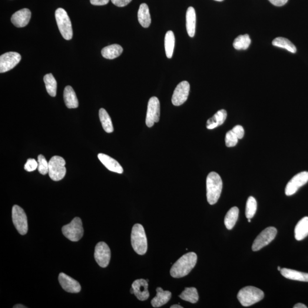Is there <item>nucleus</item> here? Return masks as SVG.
I'll return each mask as SVG.
<instances>
[{"mask_svg": "<svg viewBox=\"0 0 308 308\" xmlns=\"http://www.w3.org/2000/svg\"><path fill=\"white\" fill-rule=\"evenodd\" d=\"M197 262V255L189 253L183 255L171 268L170 274L174 278L187 276L195 267Z\"/></svg>", "mask_w": 308, "mask_h": 308, "instance_id": "f257e3e1", "label": "nucleus"}, {"mask_svg": "<svg viewBox=\"0 0 308 308\" xmlns=\"http://www.w3.org/2000/svg\"><path fill=\"white\" fill-rule=\"evenodd\" d=\"M206 186L207 201L210 204L214 205L217 203L223 188V182L220 175L215 172H211L207 176Z\"/></svg>", "mask_w": 308, "mask_h": 308, "instance_id": "f03ea898", "label": "nucleus"}, {"mask_svg": "<svg viewBox=\"0 0 308 308\" xmlns=\"http://www.w3.org/2000/svg\"><path fill=\"white\" fill-rule=\"evenodd\" d=\"M131 244L135 253L140 255L146 253L147 240L144 228L140 224H135L132 227L131 236Z\"/></svg>", "mask_w": 308, "mask_h": 308, "instance_id": "7ed1b4c3", "label": "nucleus"}, {"mask_svg": "<svg viewBox=\"0 0 308 308\" xmlns=\"http://www.w3.org/2000/svg\"><path fill=\"white\" fill-rule=\"evenodd\" d=\"M237 297L243 306L249 307L263 300L264 293L259 288L248 286L242 288L238 292Z\"/></svg>", "mask_w": 308, "mask_h": 308, "instance_id": "20e7f679", "label": "nucleus"}, {"mask_svg": "<svg viewBox=\"0 0 308 308\" xmlns=\"http://www.w3.org/2000/svg\"><path fill=\"white\" fill-rule=\"evenodd\" d=\"M56 21L62 37L66 40H71L72 37V29L70 18L65 10L58 8L55 13Z\"/></svg>", "mask_w": 308, "mask_h": 308, "instance_id": "39448f33", "label": "nucleus"}, {"mask_svg": "<svg viewBox=\"0 0 308 308\" xmlns=\"http://www.w3.org/2000/svg\"><path fill=\"white\" fill-rule=\"evenodd\" d=\"M64 159L59 156L53 157L49 162V175L54 181H59L65 176L66 168Z\"/></svg>", "mask_w": 308, "mask_h": 308, "instance_id": "423d86ee", "label": "nucleus"}, {"mask_svg": "<svg viewBox=\"0 0 308 308\" xmlns=\"http://www.w3.org/2000/svg\"><path fill=\"white\" fill-rule=\"evenodd\" d=\"M62 231L64 236L72 241L81 240L84 233L81 218L75 217L71 223L62 227Z\"/></svg>", "mask_w": 308, "mask_h": 308, "instance_id": "0eeeda50", "label": "nucleus"}, {"mask_svg": "<svg viewBox=\"0 0 308 308\" xmlns=\"http://www.w3.org/2000/svg\"><path fill=\"white\" fill-rule=\"evenodd\" d=\"M12 220L16 230L19 234L24 235L27 234L28 225L27 217L22 208L18 205H15L12 208Z\"/></svg>", "mask_w": 308, "mask_h": 308, "instance_id": "6e6552de", "label": "nucleus"}, {"mask_svg": "<svg viewBox=\"0 0 308 308\" xmlns=\"http://www.w3.org/2000/svg\"><path fill=\"white\" fill-rule=\"evenodd\" d=\"M277 233L276 228L268 227L258 235L252 247L253 251H258L267 246L275 238Z\"/></svg>", "mask_w": 308, "mask_h": 308, "instance_id": "1a4fd4ad", "label": "nucleus"}, {"mask_svg": "<svg viewBox=\"0 0 308 308\" xmlns=\"http://www.w3.org/2000/svg\"><path fill=\"white\" fill-rule=\"evenodd\" d=\"M160 102L156 97H151L149 100L145 124L148 127H153L155 123L160 121Z\"/></svg>", "mask_w": 308, "mask_h": 308, "instance_id": "9d476101", "label": "nucleus"}, {"mask_svg": "<svg viewBox=\"0 0 308 308\" xmlns=\"http://www.w3.org/2000/svg\"><path fill=\"white\" fill-rule=\"evenodd\" d=\"M21 56L17 52H8L0 57V72H7L12 70L20 62Z\"/></svg>", "mask_w": 308, "mask_h": 308, "instance_id": "9b49d317", "label": "nucleus"}, {"mask_svg": "<svg viewBox=\"0 0 308 308\" xmlns=\"http://www.w3.org/2000/svg\"><path fill=\"white\" fill-rule=\"evenodd\" d=\"M94 257L99 266L105 268L108 266L111 258V252L107 244L99 242L95 248Z\"/></svg>", "mask_w": 308, "mask_h": 308, "instance_id": "f8f14e48", "label": "nucleus"}, {"mask_svg": "<svg viewBox=\"0 0 308 308\" xmlns=\"http://www.w3.org/2000/svg\"><path fill=\"white\" fill-rule=\"evenodd\" d=\"M190 91V85L187 81H182L179 84L172 97L173 104L176 107L183 105L187 100Z\"/></svg>", "mask_w": 308, "mask_h": 308, "instance_id": "ddd939ff", "label": "nucleus"}, {"mask_svg": "<svg viewBox=\"0 0 308 308\" xmlns=\"http://www.w3.org/2000/svg\"><path fill=\"white\" fill-rule=\"evenodd\" d=\"M308 181V172L304 171L297 174L293 177L286 187V193L287 196H291L295 194L298 190Z\"/></svg>", "mask_w": 308, "mask_h": 308, "instance_id": "4468645a", "label": "nucleus"}, {"mask_svg": "<svg viewBox=\"0 0 308 308\" xmlns=\"http://www.w3.org/2000/svg\"><path fill=\"white\" fill-rule=\"evenodd\" d=\"M59 284L66 292L77 293L80 292L81 287L77 281L64 273L59 274L58 277Z\"/></svg>", "mask_w": 308, "mask_h": 308, "instance_id": "2eb2a0df", "label": "nucleus"}, {"mask_svg": "<svg viewBox=\"0 0 308 308\" xmlns=\"http://www.w3.org/2000/svg\"><path fill=\"white\" fill-rule=\"evenodd\" d=\"M148 286V281L144 279H138L132 283V288L134 290V294L138 300L145 301L148 299L150 296Z\"/></svg>", "mask_w": 308, "mask_h": 308, "instance_id": "dca6fc26", "label": "nucleus"}, {"mask_svg": "<svg viewBox=\"0 0 308 308\" xmlns=\"http://www.w3.org/2000/svg\"><path fill=\"white\" fill-rule=\"evenodd\" d=\"M31 18V12L28 9H22L13 15L11 21L18 28L25 27L29 24Z\"/></svg>", "mask_w": 308, "mask_h": 308, "instance_id": "f3484780", "label": "nucleus"}, {"mask_svg": "<svg viewBox=\"0 0 308 308\" xmlns=\"http://www.w3.org/2000/svg\"><path fill=\"white\" fill-rule=\"evenodd\" d=\"M98 158L99 161L101 162V163L104 164L109 170L118 174L123 173V168H122L121 164H119L117 161L115 160L114 159L108 156L107 155L102 153L98 155Z\"/></svg>", "mask_w": 308, "mask_h": 308, "instance_id": "a211bd4d", "label": "nucleus"}, {"mask_svg": "<svg viewBox=\"0 0 308 308\" xmlns=\"http://www.w3.org/2000/svg\"><path fill=\"white\" fill-rule=\"evenodd\" d=\"M156 290L157 295L151 300V305L154 308H160L168 302L172 294L170 291L164 290L161 287L157 288Z\"/></svg>", "mask_w": 308, "mask_h": 308, "instance_id": "6ab92c4d", "label": "nucleus"}, {"mask_svg": "<svg viewBox=\"0 0 308 308\" xmlns=\"http://www.w3.org/2000/svg\"><path fill=\"white\" fill-rule=\"evenodd\" d=\"M196 12L193 7L188 8L186 13V28L188 36L193 37L196 29Z\"/></svg>", "mask_w": 308, "mask_h": 308, "instance_id": "aec40b11", "label": "nucleus"}, {"mask_svg": "<svg viewBox=\"0 0 308 308\" xmlns=\"http://www.w3.org/2000/svg\"><path fill=\"white\" fill-rule=\"evenodd\" d=\"M64 98L66 107L69 109H75L78 107V101L73 89L71 86H67L64 91Z\"/></svg>", "mask_w": 308, "mask_h": 308, "instance_id": "412c9836", "label": "nucleus"}, {"mask_svg": "<svg viewBox=\"0 0 308 308\" xmlns=\"http://www.w3.org/2000/svg\"><path fill=\"white\" fill-rule=\"evenodd\" d=\"M227 117V112L225 110L218 111L213 117L208 119L207 122V128L212 130L224 124Z\"/></svg>", "mask_w": 308, "mask_h": 308, "instance_id": "4be33fe9", "label": "nucleus"}, {"mask_svg": "<svg viewBox=\"0 0 308 308\" xmlns=\"http://www.w3.org/2000/svg\"><path fill=\"white\" fill-rule=\"evenodd\" d=\"M138 21L144 28H147L150 26L151 22L150 11L146 4H142L138 12Z\"/></svg>", "mask_w": 308, "mask_h": 308, "instance_id": "5701e85b", "label": "nucleus"}, {"mask_svg": "<svg viewBox=\"0 0 308 308\" xmlns=\"http://www.w3.org/2000/svg\"><path fill=\"white\" fill-rule=\"evenodd\" d=\"M123 52V48L118 44H113L106 46L102 50L103 57L109 59H113L120 56Z\"/></svg>", "mask_w": 308, "mask_h": 308, "instance_id": "b1692460", "label": "nucleus"}, {"mask_svg": "<svg viewBox=\"0 0 308 308\" xmlns=\"http://www.w3.org/2000/svg\"><path fill=\"white\" fill-rule=\"evenodd\" d=\"M280 272L281 274L288 279L308 282V273L287 268H283Z\"/></svg>", "mask_w": 308, "mask_h": 308, "instance_id": "393cba45", "label": "nucleus"}, {"mask_svg": "<svg viewBox=\"0 0 308 308\" xmlns=\"http://www.w3.org/2000/svg\"><path fill=\"white\" fill-rule=\"evenodd\" d=\"M296 239L301 241L308 236V217H304L298 222L294 230Z\"/></svg>", "mask_w": 308, "mask_h": 308, "instance_id": "a878e982", "label": "nucleus"}, {"mask_svg": "<svg viewBox=\"0 0 308 308\" xmlns=\"http://www.w3.org/2000/svg\"><path fill=\"white\" fill-rule=\"evenodd\" d=\"M175 38L173 31H168L164 38V48L165 54L168 58H171L173 55Z\"/></svg>", "mask_w": 308, "mask_h": 308, "instance_id": "bb28decb", "label": "nucleus"}, {"mask_svg": "<svg viewBox=\"0 0 308 308\" xmlns=\"http://www.w3.org/2000/svg\"><path fill=\"white\" fill-rule=\"evenodd\" d=\"M239 214V210L236 207L231 208L228 211L224 218V224L228 230H232L236 224Z\"/></svg>", "mask_w": 308, "mask_h": 308, "instance_id": "cd10ccee", "label": "nucleus"}, {"mask_svg": "<svg viewBox=\"0 0 308 308\" xmlns=\"http://www.w3.org/2000/svg\"><path fill=\"white\" fill-rule=\"evenodd\" d=\"M99 119L103 128L108 133H111L113 132L114 128L110 115H109L107 110L104 109H101L99 111Z\"/></svg>", "mask_w": 308, "mask_h": 308, "instance_id": "c85d7f7f", "label": "nucleus"}, {"mask_svg": "<svg viewBox=\"0 0 308 308\" xmlns=\"http://www.w3.org/2000/svg\"><path fill=\"white\" fill-rule=\"evenodd\" d=\"M44 80L48 94L53 97H55L57 94V83L54 76L52 74H46Z\"/></svg>", "mask_w": 308, "mask_h": 308, "instance_id": "c756f323", "label": "nucleus"}, {"mask_svg": "<svg viewBox=\"0 0 308 308\" xmlns=\"http://www.w3.org/2000/svg\"><path fill=\"white\" fill-rule=\"evenodd\" d=\"M272 45L276 47L286 49L287 51L295 54L297 52L296 46L289 39L284 37H277L272 41Z\"/></svg>", "mask_w": 308, "mask_h": 308, "instance_id": "7c9ffc66", "label": "nucleus"}, {"mask_svg": "<svg viewBox=\"0 0 308 308\" xmlns=\"http://www.w3.org/2000/svg\"><path fill=\"white\" fill-rule=\"evenodd\" d=\"M180 297L182 300L193 304L197 303L199 300L197 290L194 287L185 288Z\"/></svg>", "mask_w": 308, "mask_h": 308, "instance_id": "2f4dec72", "label": "nucleus"}, {"mask_svg": "<svg viewBox=\"0 0 308 308\" xmlns=\"http://www.w3.org/2000/svg\"><path fill=\"white\" fill-rule=\"evenodd\" d=\"M251 39L249 35L246 34L240 35L235 38L233 46L235 49L238 50H246L249 48L251 45Z\"/></svg>", "mask_w": 308, "mask_h": 308, "instance_id": "473e14b6", "label": "nucleus"}, {"mask_svg": "<svg viewBox=\"0 0 308 308\" xmlns=\"http://www.w3.org/2000/svg\"><path fill=\"white\" fill-rule=\"evenodd\" d=\"M257 210V201L253 197L248 198L246 209V216L247 218H253Z\"/></svg>", "mask_w": 308, "mask_h": 308, "instance_id": "72a5a7b5", "label": "nucleus"}, {"mask_svg": "<svg viewBox=\"0 0 308 308\" xmlns=\"http://www.w3.org/2000/svg\"><path fill=\"white\" fill-rule=\"evenodd\" d=\"M38 170L42 175H46L49 173V162L46 161L44 155H39L38 156Z\"/></svg>", "mask_w": 308, "mask_h": 308, "instance_id": "f704fd0d", "label": "nucleus"}, {"mask_svg": "<svg viewBox=\"0 0 308 308\" xmlns=\"http://www.w3.org/2000/svg\"><path fill=\"white\" fill-rule=\"evenodd\" d=\"M238 138L234 132L230 130L227 132L226 136V145L228 147H234L237 144Z\"/></svg>", "mask_w": 308, "mask_h": 308, "instance_id": "c9c22d12", "label": "nucleus"}, {"mask_svg": "<svg viewBox=\"0 0 308 308\" xmlns=\"http://www.w3.org/2000/svg\"><path fill=\"white\" fill-rule=\"evenodd\" d=\"M38 168V162L35 159H28L25 164L24 168L26 171L32 172Z\"/></svg>", "mask_w": 308, "mask_h": 308, "instance_id": "e433bc0d", "label": "nucleus"}, {"mask_svg": "<svg viewBox=\"0 0 308 308\" xmlns=\"http://www.w3.org/2000/svg\"><path fill=\"white\" fill-rule=\"evenodd\" d=\"M235 134L237 135V137L238 138V140L240 139H242L244 135V128L241 126L237 125L236 127H235L233 130H232Z\"/></svg>", "mask_w": 308, "mask_h": 308, "instance_id": "4c0bfd02", "label": "nucleus"}, {"mask_svg": "<svg viewBox=\"0 0 308 308\" xmlns=\"http://www.w3.org/2000/svg\"><path fill=\"white\" fill-rule=\"evenodd\" d=\"M112 4L118 7H124L130 3L132 0H111Z\"/></svg>", "mask_w": 308, "mask_h": 308, "instance_id": "58836bf2", "label": "nucleus"}, {"mask_svg": "<svg viewBox=\"0 0 308 308\" xmlns=\"http://www.w3.org/2000/svg\"><path fill=\"white\" fill-rule=\"evenodd\" d=\"M110 0H91L92 5L96 6L105 5L108 4Z\"/></svg>", "mask_w": 308, "mask_h": 308, "instance_id": "ea45409f", "label": "nucleus"}, {"mask_svg": "<svg viewBox=\"0 0 308 308\" xmlns=\"http://www.w3.org/2000/svg\"><path fill=\"white\" fill-rule=\"evenodd\" d=\"M272 4L276 6H282L286 5L288 0H268Z\"/></svg>", "mask_w": 308, "mask_h": 308, "instance_id": "a19ab883", "label": "nucleus"}, {"mask_svg": "<svg viewBox=\"0 0 308 308\" xmlns=\"http://www.w3.org/2000/svg\"><path fill=\"white\" fill-rule=\"evenodd\" d=\"M294 308H307L306 305L302 303H298L293 307Z\"/></svg>", "mask_w": 308, "mask_h": 308, "instance_id": "79ce46f5", "label": "nucleus"}, {"mask_svg": "<svg viewBox=\"0 0 308 308\" xmlns=\"http://www.w3.org/2000/svg\"><path fill=\"white\" fill-rule=\"evenodd\" d=\"M13 308H26V307L22 306V305L21 304H18L16 305V306H15V307H13Z\"/></svg>", "mask_w": 308, "mask_h": 308, "instance_id": "37998d69", "label": "nucleus"}, {"mask_svg": "<svg viewBox=\"0 0 308 308\" xmlns=\"http://www.w3.org/2000/svg\"><path fill=\"white\" fill-rule=\"evenodd\" d=\"M171 308H183V307L180 306V305H173L171 306Z\"/></svg>", "mask_w": 308, "mask_h": 308, "instance_id": "c03bdc74", "label": "nucleus"}, {"mask_svg": "<svg viewBox=\"0 0 308 308\" xmlns=\"http://www.w3.org/2000/svg\"><path fill=\"white\" fill-rule=\"evenodd\" d=\"M215 1H218V2H221V1H224V0H215Z\"/></svg>", "mask_w": 308, "mask_h": 308, "instance_id": "a18cd8bd", "label": "nucleus"}, {"mask_svg": "<svg viewBox=\"0 0 308 308\" xmlns=\"http://www.w3.org/2000/svg\"><path fill=\"white\" fill-rule=\"evenodd\" d=\"M278 270H279V271H280L281 270V268L280 267H278L277 268Z\"/></svg>", "mask_w": 308, "mask_h": 308, "instance_id": "49530a36", "label": "nucleus"}, {"mask_svg": "<svg viewBox=\"0 0 308 308\" xmlns=\"http://www.w3.org/2000/svg\"><path fill=\"white\" fill-rule=\"evenodd\" d=\"M248 221L250 222H250L251 221V218H248Z\"/></svg>", "mask_w": 308, "mask_h": 308, "instance_id": "de8ad7c7", "label": "nucleus"}]
</instances>
